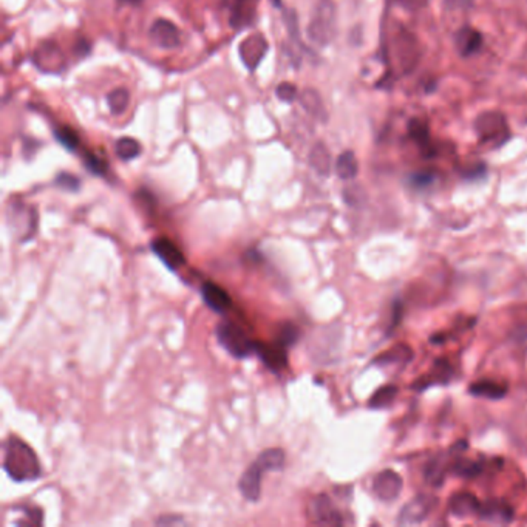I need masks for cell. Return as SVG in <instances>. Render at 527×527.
Returning <instances> with one entry per match:
<instances>
[{
    "label": "cell",
    "mask_w": 527,
    "mask_h": 527,
    "mask_svg": "<svg viewBox=\"0 0 527 527\" xmlns=\"http://www.w3.org/2000/svg\"><path fill=\"white\" fill-rule=\"evenodd\" d=\"M3 469L16 482L34 481L40 476L38 455L19 438H10L3 444Z\"/></svg>",
    "instance_id": "6da1fadb"
},
{
    "label": "cell",
    "mask_w": 527,
    "mask_h": 527,
    "mask_svg": "<svg viewBox=\"0 0 527 527\" xmlns=\"http://www.w3.org/2000/svg\"><path fill=\"white\" fill-rule=\"evenodd\" d=\"M286 453L281 449H268L261 452L257 456L255 461L244 470L240 481H238V490L244 500L255 502L261 496V482L263 475L266 471H279L285 467Z\"/></svg>",
    "instance_id": "7a4b0ae2"
},
{
    "label": "cell",
    "mask_w": 527,
    "mask_h": 527,
    "mask_svg": "<svg viewBox=\"0 0 527 527\" xmlns=\"http://www.w3.org/2000/svg\"><path fill=\"white\" fill-rule=\"evenodd\" d=\"M217 337L220 345H222L232 358L246 359L250 354H255L257 342L250 339V337L234 322L224 320L218 323Z\"/></svg>",
    "instance_id": "3957f363"
},
{
    "label": "cell",
    "mask_w": 527,
    "mask_h": 527,
    "mask_svg": "<svg viewBox=\"0 0 527 527\" xmlns=\"http://www.w3.org/2000/svg\"><path fill=\"white\" fill-rule=\"evenodd\" d=\"M306 33L314 44L322 47L333 40L336 33V11L331 0H318Z\"/></svg>",
    "instance_id": "277c9868"
},
{
    "label": "cell",
    "mask_w": 527,
    "mask_h": 527,
    "mask_svg": "<svg viewBox=\"0 0 527 527\" xmlns=\"http://www.w3.org/2000/svg\"><path fill=\"white\" fill-rule=\"evenodd\" d=\"M476 134L481 144L500 145L508 138V127L504 115L498 112H487L478 116L475 122Z\"/></svg>",
    "instance_id": "5b68a950"
},
{
    "label": "cell",
    "mask_w": 527,
    "mask_h": 527,
    "mask_svg": "<svg viewBox=\"0 0 527 527\" xmlns=\"http://www.w3.org/2000/svg\"><path fill=\"white\" fill-rule=\"evenodd\" d=\"M438 504V498L428 493H421L410 500L406 506L401 508L397 524L401 526H414L425 521L428 515L433 512V508Z\"/></svg>",
    "instance_id": "8992f818"
},
{
    "label": "cell",
    "mask_w": 527,
    "mask_h": 527,
    "mask_svg": "<svg viewBox=\"0 0 527 527\" xmlns=\"http://www.w3.org/2000/svg\"><path fill=\"white\" fill-rule=\"evenodd\" d=\"M149 39L153 45L164 48V50H175L183 42L180 28L167 19H156L152 23Z\"/></svg>",
    "instance_id": "52a82bcc"
},
{
    "label": "cell",
    "mask_w": 527,
    "mask_h": 527,
    "mask_svg": "<svg viewBox=\"0 0 527 527\" xmlns=\"http://www.w3.org/2000/svg\"><path fill=\"white\" fill-rule=\"evenodd\" d=\"M268 53V40L263 34H250L244 39L240 47H238V54H240L242 62L248 70L254 71L260 65L263 58Z\"/></svg>",
    "instance_id": "ba28073f"
},
{
    "label": "cell",
    "mask_w": 527,
    "mask_h": 527,
    "mask_svg": "<svg viewBox=\"0 0 527 527\" xmlns=\"http://www.w3.org/2000/svg\"><path fill=\"white\" fill-rule=\"evenodd\" d=\"M309 517L312 523L320 526H340L343 524L342 515L337 511L334 502L331 501L327 495H317L311 501L309 506Z\"/></svg>",
    "instance_id": "9c48e42d"
},
{
    "label": "cell",
    "mask_w": 527,
    "mask_h": 527,
    "mask_svg": "<svg viewBox=\"0 0 527 527\" xmlns=\"http://www.w3.org/2000/svg\"><path fill=\"white\" fill-rule=\"evenodd\" d=\"M223 7L229 11V25L242 30L255 19L259 0H222Z\"/></svg>",
    "instance_id": "30bf717a"
},
{
    "label": "cell",
    "mask_w": 527,
    "mask_h": 527,
    "mask_svg": "<svg viewBox=\"0 0 527 527\" xmlns=\"http://www.w3.org/2000/svg\"><path fill=\"white\" fill-rule=\"evenodd\" d=\"M255 354L260 358L263 365L272 373H280L288 366V348L281 347L280 343H265L257 342Z\"/></svg>",
    "instance_id": "8fae6325"
},
{
    "label": "cell",
    "mask_w": 527,
    "mask_h": 527,
    "mask_svg": "<svg viewBox=\"0 0 527 527\" xmlns=\"http://www.w3.org/2000/svg\"><path fill=\"white\" fill-rule=\"evenodd\" d=\"M395 53L402 69L406 71H412L419 59L418 40L413 38V34L402 30L395 39Z\"/></svg>",
    "instance_id": "7c38bea8"
},
{
    "label": "cell",
    "mask_w": 527,
    "mask_h": 527,
    "mask_svg": "<svg viewBox=\"0 0 527 527\" xmlns=\"http://www.w3.org/2000/svg\"><path fill=\"white\" fill-rule=\"evenodd\" d=\"M402 478L395 470H382L373 481V490L379 500L393 501L399 496L402 490Z\"/></svg>",
    "instance_id": "4fadbf2b"
},
{
    "label": "cell",
    "mask_w": 527,
    "mask_h": 527,
    "mask_svg": "<svg viewBox=\"0 0 527 527\" xmlns=\"http://www.w3.org/2000/svg\"><path fill=\"white\" fill-rule=\"evenodd\" d=\"M152 250L155 253V255L161 260L165 266L172 271H176L181 266L186 265V259L185 254L181 253V249L176 246V244L169 240L165 237H158L152 242Z\"/></svg>",
    "instance_id": "5bb4252c"
},
{
    "label": "cell",
    "mask_w": 527,
    "mask_h": 527,
    "mask_svg": "<svg viewBox=\"0 0 527 527\" xmlns=\"http://www.w3.org/2000/svg\"><path fill=\"white\" fill-rule=\"evenodd\" d=\"M481 521L492 524H508L515 518L513 508L502 500H489L481 502L480 512L476 515Z\"/></svg>",
    "instance_id": "9a60e30c"
},
{
    "label": "cell",
    "mask_w": 527,
    "mask_h": 527,
    "mask_svg": "<svg viewBox=\"0 0 527 527\" xmlns=\"http://www.w3.org/2000/svg\"><path fill=\"white\" fill-rule=\"evenodd\" d=\"M201 297L204 303L218 314H226L232 308V298L228 291L213 281H204L201 285Z\"/></svg>",
    "instance_id": "2e32d148"
},
{
    "label": "cell",
    "mask_w": 527,
    "mask_h": 527,
    "mask_svg": "<svg viewBox=\"0 0 527 527\" xmlns=\"http://www.w3.org/2000/svg\"><path fill=\"white\" fill-rule=\"evenodd\" d=\"M480 500H478L473 493L469 492L455 493L449 501V511L452 512L453 517L456 518L476 517L478 512H480Z\"/></svg>",
    "instance_id": "e0dca14e"
},
{
    "label": "cell",
    "mask_w": 527,
    "mask_h": 527,
    "mask_svg": "<svg viewBox=\"0 0 527 527\" xmlns=\"http://www.w3.org/2000/svg\"><path fill=\"white\" fill-rule=\"evenodd\" d=\"M455 44H456L458 51L461 53L462 56L467 58L480 50L482 45V36L475 28L464 27L458 32L455 38Z\"/></svg>",
    "instance_id": "ac0fdd59"
},
{
    "label": "cell",
    "mask_w": 527,
    "mask_h": 527,
    "mask_svg": "<svg viewBox=\"0 0 527 527\" xmlns=\"http://www.w3.org/2000/svg\"><path fill=\"white\" fill-rule=\"evenodd\" d=\"M470 395L476 397H484V399L498 401L504 397L507 393V387L500 382L493 381H480L470 385Z\"/></svg>",
    "instance_id": "d6986e66"
},
{
    "label": "cell",
    "mask_w": 527,
    "mask_h": 527,
    "mask_svg": "<svg viewBox=\"0 0 527 527\" xmlns=\"http://www.w3.org/2000/svg\"><path fill=\"white\" fill-rule=\"evenodd\" d=\"M359 172V163L356 155L351 150H347L339 155L336 161V174L340 180H353L356 178Z\"/></svg>",
    "instance_id": "ffe728a7"
},
{
    "label": "cell",
    "mask_w": 527,
    "mask_h": 527,
    "mask_svg": "<svg viewBox=\"0 0 527 527\" xmlns=\"http://www.w3.org/2000/svg\"><path fill=\"white\" fill-rule=\"evenodd\" d=\"M408 133L410 138H412L416 144H418L427 156L432 155V149H430V132H428V126L425 121H422L419 118H414L410 121L408 124Z\"/></svg>",
    "instance_id": "44dd1931"
},
{
    "label": "cell",
    "mask_w": 527,
    "mask_h": 527,
    "mask_svg": "<svg viewBox=\"0 0 527 527\" xmlns=\"http://www.w3.org/2000/svg\"><path fill=\"white\" fill-rule=\"evenodd\" d=\"M300 104H302V107L306 110V112L311 113L312 116H316L317 119H327V112H325V107H323V102L320 99V96H318L317 91L314 90H305L302 95H300Z\"/></svg>",
    "instance_id": "7402d4cb"
},
{
    "label": "cell",
    "mask_w": 527,
    "mask_h": 527,
    "mask_svg": "<svg viewBox=\"0 0 527 527\" xmlns=\"http://www.w3.org/2000/svg\"><path fill=\"white\" fill-rule=\"evenodd\" d=\"M309 164L312 165V169H314L317 174H320L323 176H327L329 174V169H331L329 152L322 143H318L312 147V150L309 153Z\"/></svg>",
    "instance_id": "603a6c76"
},
{
    "label": "cell",
    "mask_w": 527,
    "mask_h": 527,
    "mask_svg": "<svg viewBox=\"0 0 527 527\" xmlns=\"http://www.w3.org/2000/svg\"><path fill=\"white\" fill-rule=\"evenodd\" d=\"M115 153L122 161H132V159L139 156L141 144L137 139L130 137L119 138L115 143Z\"/></svg>",
    "instance_id": "cb8c5ba5"
},
{
    "label": "cell",
    "mask_w": 527,
    "mask_h": 527,
    "mask_svg": "<svg viewBox=\"0 0 527 527\" xmlns=\"http://www.w3.org/2000/svg\"><path fill=\"white\" fill-rule=\"evenodd\" d=\"M107 104L112 115L119 116L126 112L128 104H130V93L126 87L115 89L107 95Z\"/></svg>",
    "instance_id": "d4e9b609"
},
{
    "label": "cell",
    "mask_w": 527,
    "mask_h": 527,
    "mask_svg": "<svg viewBox=\"0 0 527 527\" xmlns=\"http://www.w3.org/2000/svg\"><path fill=\"white\" fill-rule=\"evenodd\" d=\"M397 391H399V388H397L396 385H385V387L379 388L376 393L371 396L370 407L371 408L388 407L390 403L395 401V397L397 396Z\"/></svg>",
    "instance_id": "484cf974"
},
{
    "label": "cell",
    "mask_w": 527,
    "mask_h": 527,
    "mask_svg": "<svg viewBox=\"0 0 527 527\" xmlns=\"http://www.w3.org/2000/svg\"><path fill=\"white\" fill-rule=\"evenodd\" d=\"M298 337H300V333L296 325L291 322H285L280 325L277 336H275V342L280 343V345L285 348H291L292 345H296Z\"/></svg>",
    "instance_id": "4316f807"
},
{
    "label": "cell",
    "mask_w": 527,
    "mask_h": 527,
    "mask_svg": "<svg viewBox=\"0 0 527 527\" xmlns=\"http://www.w3.org/2000/svg\"><path fill=\"white\" fill-rule=\"evenodd\" d=\"M54 138H56V141L60 145H64L65 149L70 152H75L79 147L78 133L67 126H60L58 128H54Z\"/></svg>",
    "instance_id": "83f0119b"
},
{
    "label": "cell",
    "mask_w": 527,
    "mask_h": 527,
    "mask_svg": "<svg viewBox=\"0 0 527 527\" xmlns=\"http://www.w3.org/2000/svg\"><path fill=\"white\" fill-rule=\"evenodd\" d=\"M453 471H455L458 476H462V478H475L482 471V465L476 461L464 459V461H458L455 465H453Z\"/></svg>",
    "instance_id": "f1b7e54d"
},
{
    "label": "cell",
    "mask_w": 527,
    "mask_h": 527,
    "mask_svg": "<svg viewBox=\"0 0 527 527\" xmlns=\"http://www.w3.org/2000/svg\"><path fill=\"white\" fill-rule=\"evenodd\" d=\"M425 480L433 487H439L444 482V465L438 461H433L427 465L425 469Z\"/></svg>",
    "instance_id": "f546056e"
},
{
    "label": "cell",
    "mask_w": 527,
    "mask_h": 527,
    "mask_svg": "<svg viewBox=\"0 0 527 527\" xmlns=\"http://www.w3.org/2000/svg\"><path fill=\"white\" fill-rule=\"evenodd\" d=\"M412 358V349L406 345H399L391 349L388 353H384L379 362H385V364H393V362H403L406 359Z\"/></svg>",
    "instance_id": "4dcf8cb0"
},
{
    "label": "cell",
    "mask_w": 527,
    "mask_h": 527,
    "mask_svg": "<svg viewBox=\"0 0 527 527\" xmlns=\"http://www.w3.org/2000/svg\"><path fill=\"white\" fill-rule=\"evenodd\" d=\"M275 96L279 97L280 101H283L286 104H291L297 99L298 96V91H297V87L291 82H281L277 85V89H275Z\"/></svg>",
    "instance_id": "1f68e13d"
},
{
    "label": "cell",
    "mask_w": 527,
    "mask_h": 527,
    "mask_svg": "<svg viewBox=\"0 0 527 527\" xmlns=\"http://www.w3.org/2000/svg\"><path fill=\"white\" fill-rule=\"evenodd\" d=\"M84 164H85V167H87L93 175H97V176L106 175V172H107L106 161H102L99 156L93 155V153H87V155H85Z\"/></svg>",
    "instance_id": "d6a6232c"
},
{
    "label": "cell",
    "mask_w": 527,
    "mask_h": 527,
    "mask_svg": "<svg viewBox=\"0 0 527 527\" xmlns=\"http://www.w3.org/2000/svg\"><path fill=\"white\" fill-rule=\"evenodd\" d=\"M56 185L64 189V191H69V192H78L79 187H81V180L78 178V176L71 175V174H67V172H64V174H59L58 178H56Z\"/></svg>",
    "instance_id": "836d02e7"
},
{
    "label": "cell",
    "mask_w": 527,
    "mask_h": 527,
    "mask_svg": "<svg viewBox=\"0 0 527 527\" xmlns=\"http://www.w3.org/2000/svg\"><path fill=\"white\" fill-rule=\"evenodd\" d=\"M44 523V513L39 507H25V519L17 521V526H42Z\"/></svg>",
    "instance_id": "e575fe53"
},
{
    "label": "cell",
    "mask_w": 527,
    "mask_h": 527,
    "mask_svg": "<svg viewBox=\"0 0 527 527\" xmlns=\"http://www.w3.org/2000/svg\"><path fill=\"white\" fill-rule=\"evenodd\" d=\"M433 181H434V175L430 174V172H421V174H414L412 176V185L419 189L428 187Z\"/></svg>",
    "instance_id": "d590c367"
},
{
    "label": "cell",
    "mask_w": 527,
    "mask_h": 527,
    "mask_svg": "<svg viewBox=\"0 0 527 527\" xmlns=\"http://www.w3.org/2000/svg\"><path fill=\"white\" fill-rule=\"evenodd\" d=\"M158 526H172V524H185V519L181 517H174V515H163L156 519Z\"/></svg>",
    "instance_id": "8d00e7d4"
},
{
    "label": "cell",
    "mask_w": 527,
    "mask_h": 527,
    "mask_svg": "<svg viewBox=\"0 0 527 527\" xmlns=\"http://www.w3.org/2000/svg\"><path fill=\"white\" fill-rule=\"evenodd\" d=\"M401 316H402V306H401V303L396 302L395 306H393V314H391V317H393V323H391V328L396 327V325L399 323Z\"/></svg>",
    "instance_id": "74e56055"
},
{
    "label": "cell",
    "mask_w": 527,
    "mask_h": 527,
    "mask_svg": "<svg viewBox=\"0 0 527 527\" xmlns=\"http://www.w3.org/2000/svg\"><path fill=\"white\" fill-rule=\"evenodd\" d=\"M116 2L121 5H127V7H138L144 2V0H116Z\"/></svg>",
    "instance_id": "f35d334b"
},
{
    "label": "cell",
    "mask_w": 527,
    "mask_h": 527,
    "mask_svg": "<svg viewBox=\"0 0 527 527\" xmlns=\"http://www.w3.org/2000/svg\"><path fill=\"white\" fill-rule=\"evenodd\" d=\"M271 3H274L275 7H280V5H281V0H271Z\"/></svg>",
    "instance_id": "ab89813d"
}]
</instances>
